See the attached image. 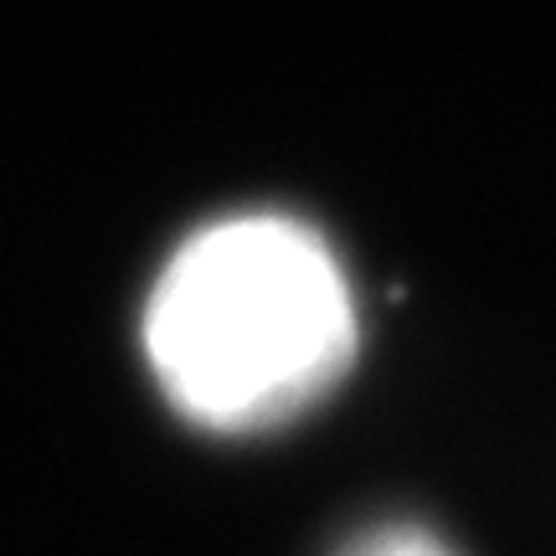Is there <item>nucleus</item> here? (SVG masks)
Masks as SVG:
<instances>
[{
  "label": "nucleus",
  "instance_id": "nucleus-1",
  "mask_svg": "<svg viewBox=\"0 0 556 556\" xmlns=\"http://www.w3.org/2000/svg\"><path fill=\"white\" fill-rule=\"evenodd\" d=\"M144 351L191 422L253 433L340 381L356 356V299L304 222L227 217L180 242L155 278Z\"/></svg>",
  "mask_w": 556,
  "mask_h": 556
},
{
  "label": "nucleus",
  "instance_id": "nucleus-2",
  "mask_svg": "<svg viewBox=\"0 0 556 556\" xmlns=\"http://www.w3.org/2000/svg\"><path fill=\"white\" fill-rule=\"evenodd\" d=\"M340 556H454L448 546H438L428 531H413V526H387V531H371V536L351 541Z\"/></svg>",
  "mask_w": 556,
  "mask_h": 556
}]
</instances>
